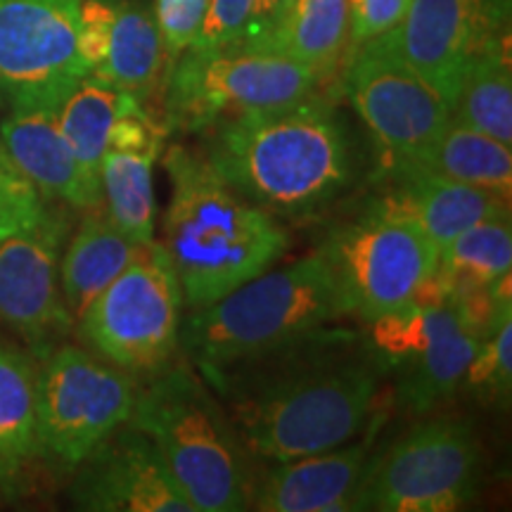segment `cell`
Instances as JSON below:
<instances>
[{
  "label": "cell",
  "instance_id": "1",
  "mask_svg": "<svg viewBox=\"0 0 512 512\" xmlns=\"http://www.w3.org/2000/svg\"><path fill=\"white\" fill-rule=\"evenodd\" d=\"M268 356L275 368L240 370L211 382L228 394V415L247 453L268 460L304 458L349 444L366 425L380 382L370 354L339 351L337 337L316 342V354ZM264 361V358H261Z\"/></svg>",
  "mask_w": 512,
  "mask_h": 512
},
{
  "label": "cell",
  "instance_id": "2",
  "mask_svg": "<svg viewBox=\"0 0 512 512\" xmlns=\"http://www.w3.org/2000/svg\"><path fill=\"white\" fill-rule=\"evenodd\" d=\"M204 159L249 202L292 219L335 202L354 174L347 126L313 95L221 121Z\"/></svg>",
  "mask_w": 512,
  "mask_h": 512
},
{
  "label": "cell",
  "instance_id": "3",
  "mask_svg": "<svg viewBox=\"0 0 512 512\" xmlns=\"http://www.w3.org/2000/svg\"><path fill=\"white\" fill-rule=\"evenodd\" d=\"M162 162L169 178L162 245L190 311L214 304L283 259L287 230L230 188L207 159L171 145Z\"/></svg>",
  "mask_w": 512,
  "mask_h": 512
},
{
  "label": "cell",
  "instance_id": "4",
  "mask_svg": "<svg viewBox=\"0 0 512 512\" xmlns=\"http://www.w3.org/2000/svg\"><path fill=\"white\" fill-rule=\"evenodd\" d=\"M342 285L328 254L304 256L192 311L181 347L207 380L287 351L347 316Z\"/></svg>",
  "mask_w": 512,
  "mask_h": 512
},
{
  "label": "cell",
  "instance_id": "5",
  "mask_svg": "<svg viewBox=\"0 0 512 512\" xmlns=\"http://www.w3.org/2000/svg\"><path fill=\"white\" fill-rule=\"evenodd\" d=\"M128 425L152 439L195 512L252 508L247 448L226 408L188 366L174 363L138 387Z\"/></svg>",
  "mask_w": 512,
  "mask_h": 512
},
{
  "label": "cell",
  "instance_id": "6",
  "mask_svg": "<svg viewBox=\"0 0 512 512\" xmlns=\"http://www.w3.org/2000/svg\"><path fill=\"white\" fill-rule=\"evenodd\" d=\"M183 290L162 242L138 249L131 264L79 318L83 342L133 377H157L181 347Z\"/></svg>",
  "mask_w": 512,
  "mask_h": 512
},
{
  "label": "cell",
  "instance_id": "7",
  "mask_svg": "<svg viewBox=\"0 0 512 512\" xmlns=\"http://www.w3.org/2000/svg\"><path fill=\"white\" fill-rule=\"evenodd\" d=\"M176 60L166 86V128L204 131L240 114L302 102L320 83L304 62L247 43L190 46Z\"/></svg>",
  "mask_w": 512,
  "mask_h": 512
},
{
  "label": "cell",
  "instance_id": "8",
  "mask_svg": "<svg viewBox=\"0 0 512 512\" xmlns=\"http://www.w3.org/2000/svg\"><path fill=\"white\" fill-rule=\"evenodd\" d=\"M136 377L79 347H60L36 380L38 453L79 467L133 415Z\"/></svg>",
  "mask_w": 512,
  "mask_h": 512
},
{
  "label": "cell",
  "instance_id": "9",
  "mask_svg": "<svg viewBox=\"0 0 512 512\" xmlns=\"http://www.w3.org/2000/svg\"><path fill=\"white\" fill-rule=\"evenodd\" d=\"M479 444L470 425L434 418L413 427L373 460L361 510L451 512L477 491Z\"/></svg>",
  "mask_w": 512,
  "mask_h": 512
},
{
  "label": "cell",
  "instance_id": "10",
  "mask_svg": "<svg viewBox=\"0 0 512 512\" xmlns=\"http://www.w3.org/2000/svg\"><path fill=\"white\" fill-rule=\"evenodd\" d=\"M349 313L366 323L408 304L439 268V247L413 221L370 207L323 247Z\"/></svg>",
  "mask_w": 512,
  "mask_h": 512
},
{
  "label": "cell",
  "instance_id": "11",
  "mask_svg": "<svg viewBox=\"0 0 512 512\" xmlns=\"http://www.w3.org/2000/svg\"><path fill=\"white\" fill-rule=\"evenodd\" d=\"M79 5L0 0V102L60 107L88 76L79 55Z\"/></svg>",
  "mask_w": 512,
  "mask_h": 512
},
{
  "label": "cell",
  "instance_id": "12",
  "mask_svg": "<svg viewBox=\"0 0 512 512\" xmlns=\"http://www.w3.org/2000/svg\"><path fill=\"white\" fill-rule=\"evenodd\" d=\"M344 91L382 147L384 164L418 159L451 119L448 102L375 38L354 48Z\"/></svg>",
  "mask_w": 512,
  "mask_h": 512
},
{
  "label": "cell",
  "instance_id": "13",
  "mask_svg": "<svg viewBox=\"0 0 512 512\" xmlns=\"http://www.w3.org/2000/svg\"><path fill=\"white\" fill-rule=\"evenodd\" d=\"M510 0H411L392 31L377 36L451 107L465 69L508 41Z\"/></svg>",
  "mask_w": 512,
  "mask_h": 512
},
{
  "label": "cell",
  "instance_id": "14",
  "mask_svg": "<svg viewBox=\"0 0 512 512\" xmlns=\"http://www.w3.org/2000/svg\"><path fill=\"white\" fill-rule=\"evenodd\" d=\"M67 221L60 211L0 242V323L34 349H46L72 328L60 290V256Z\"/></svg>",
  "mask_w": 512,
  "mask_h": 512
},
{
  "label": "cell",
  "instance_id": "15",
  "mask_svg": "<svg viewBox=\"0 0 512 512\" xmlns=\"http://www.w3.org/2000/svg\"><path fill=\"white\" fill-rule=\"evenodd\" d=\"M81 465L74 503L83 510L195 512L152 439L128 422Z\"/></svg>",
  "mask_w": 512,
  "mask_h": 512
},
{
  "label": "cell",
  "instance_id": "16",
  "mask_svg": "<svg viewBox=\"0 0 512 512\" xmlns=\"http://www.w3.org/2000/svg\"><path fill=\"white\" fill-rule=\"evenodd\" d=\"M373 437L354 446L275 463L254 482L252 508L261 512H347L361 510Z\"/></svg>",
  "mask_w": 512,
  "mask_h": 512
},
{
  "label": "cell",
  "instance_id": "17",
  "mask_svg": "<svg viewBox=\"0 0 512 512\" xmlns=\"http://www.w3.org/2000/svg\"><path fill=\"white\" fill-rule=\"evenodd\" d=\"M387 188L370 207L413 221L441 249L463 230L510 214V200L434 174L418 164H384Z\"/></svg>",
  "mask_w": 512,
  "mask_h": 512
},
{
  "label": "cell",
  "instance_id": "18",
  "mask_svg": "<svg viewBox=\"0 0 512 512\" xmlns=\"http://www.w3.org/2000/svg\"><path fill=\"white\" fill-rule=\"evenodd\" d=\"M57 110L53 105L10 107L0 124V147L46 202H64L81 211L102 209V192L83 176Z\"/></svg>",
  "mask_w": 512,
  "mask_h": 512
},
{
  "label": "cell",
  "instance_id": "19",
  "mask_svg": "<svg viewBox=\"0 0 512 512\" xmlns=\"http://www.w3.org/2000/svg\"><path fill=\"white\" fill-rule=\"evenodd\" d=\"M140 247L107 219L105 211H88L60 256L62 299L76 323L93 299L131 264Z\"/></svg>",
  "mask_w": 512,
  "mask_h": 512
},
{
  "label": "cell",
  "instance_id": "20",
  "mask_svg": "<svg viewBox=\"0 0 512 512\" xmlns=\"http://www.w3.org/2000/svg\"><path fill=\"white\" fill-rule=\"evenodd\" d=\"M164 57L155 12L138 0H119L107 55L93 76L143 102L157 88Z\"/></svg>",
  "mask_w": 512,
  "mask_h": 512
},
{
  "label": "cell",
  "instance_id": "21",
  "mask_svg": "<svg viewBox=\"0 0 512 512\" xmlns=\"http://www.w3.org/2000/svg\"><path fill=\"white\" fill-rule=\"evenodd\" d=\"M36 380L31 358L0 342V489H15L38 456Z\"/></svg>",
  "mask_w": 512,
  "mask_h": 512
},
{
  "label": "cell",
  "instance_id": "22",
  "mask_svg": "<svg viewBox=\"0 0 512 512\" xmlns=\"http://www.w3.org/2000/svg\"><path fill=\"white\" fill-rule=\"evenodd\" d=\"M479 342L482 337H477L458 318V313H453L430 347L394 370L403 406L415 413H425L456 394L463 387Z\"/></svg>",
  "mask_w": 512,
  "mask_h": 512
},
{
  "label": "cell",
  "instance_id": "23",
  "mask_svg": "<svg viewBox=\"0 0 512 512\" xmlns=\"http://www.w3.org/2000/svg\"><path fill=\"white\" fill-rule=\"evenodd\" d=\"M401 164V162H399ZM422 169L472 188L494 192L510 200L512 190V155L510 145L498 143L496 138L484 136L475 128L448 119L439 138L427 147L418 159Z\"/></svg>",
  "mask_w": 512,
  "mask_h": 512
},
{
  "label": "cell",
  "instance_id": "24",
  "mask_svg": "<svg viewBox=\"0 0 512 512\" xmlns=\"http://www.w3.org/2000/svg\"><path fill=\"white\" fill-rule=\"evenodd\" d=\"M131 100L138 98L88 74L76 83L74 91L62 100L60 110H57L60 128L69 147H72L83 176L98 190L102 157L110 150V145H107L110 128Z\"/></svg>",
  "mask_w": 512,
  "mask_h": 512
},
{
  "label": "cell",
  "instance_id": "25",
  "mask_svg": "<svg viewBox=\"0 0 512 512\" xmlns=\"http://www.w3.org/2000/svg\"><path fill=\"white\" fill-rule=\"evenodd\" d=\"M451 121L512 145L510 43L486 50L465 69L451 102Z\"/></svg>",
  "mask_w": 512,
  "mask_h": 512
},
{
  "label": "cell",
  "instance_id": "26",
  "mask_svg": "<svg viewBox=\"0 0 512 512\" xmlns=\"http://www.w3.org/2000/svg\"><path fill=\"white\" fill-rule=\"evenodd\" d=\"M155 157L107 150L100 164L105 214L136 245L155 240Z\"/></svg>",
  "mask_w": 512,
  "mask_h": 512
},
{
  "label": "cell",
  "instance_id": "27",
  "mask_svg": "<svg viewBox=\"0 0 512 512\" xmlns=\"http://www.w3.org/2000/svg\"><path fill=\"white\" fill-rule=\"evenodd\" d=\"M349 46V0H294L285 27L268 50L304 62L328 79Z\"/></svg>",
  "mask_w": 512,
  "mask_h": 512
},
{
  "label": "cell",
  "instance_id": "28",
  "mask_svg": "<svg viewBox=\"0 0 512 512\" xmlns=\"http://www.w3.org/2000/svg\"><path fill=\"white\" fill-rule=\"evenodd\" d=\"M512 228L510 214L494 216L463 230L439 249V268L453 280L491 285L510 273Z\"/></svg>",
  "mask_w": 512,
  "mask_h": 512
},
{
  "label": "cell",
  "instance_id": "29",
  "mask_svg": "<svg viewBox=\"0 0 512 512\" xmlns=\"http://www.w3.org/2000/svg\"><path fill=\"white\" fill-rule=\"evenodd\" d=\"M463 387L482 401H508L512 387V304L498 311L491 330L479 342Z\"/></svg>",
  "mask_w": 512,
  "mask_h": 512
},
{
  "label": "cell",
  "instance_id": "30",
  "mask_svg": "<svg viewBox=\"0 0 512 512\" xmlns=\"http://www.w3.org/2000/svg\"><path fill=\"white\" fill-rule=\"evenodd\" d=\"M48 214V204L29 178L0 147V242L34 228Z\"/></svg>",
  "mask_w": 512,
  "mask_h": 512
},
{
  "label": "cell",
  "instance_id": "31",
  "mask_svg": "<svg viewBox=\"0 0 512 512\" xmlns=\"http://www.w3.org/2000/svg\"><path fill=\"white\" fill-rule=\"evenodd\" d=\"M164 140L166 124L152 117L143 102L131 100L124 107V112L114 119L107 145H110V150L159 159L164 152Z\"/></svg>",
  "mask_w": 512,
  "mask_h": 512
},
{
  "label": "cell",
  "instance_id": "32",
  "mask_svg": "<svg viewBox=\"0 0 512 512\" xmlns=\"http://www.w3.org/2000/svg\"><path fill=\"white\" fill-rule=\"evenodd\" d=\"M207 10L209 0H155L152 12H155L166 55L178 57L195 43Z\"/></svg>",
  "mask_w": 512,
  "mask_h": 512
},
{
  "label": "cell",
  "instance_id": "33",
  "mask_svg": "<svg viewBox=\"0 0 512 512\" xmlns=\"http://www.w3.org/2000/svg\"><path fill=\"white\" fill-rule=\"evenodd\" d=\"M256 12V0H209L200 34L192 48H221L247 36Z\"/></svg>",
  "mask_w": 512,
  "mask_h": 512
},
{
  "label": "cell",
  "instance_id": "34",
  "mask_svg": "<svg viewBox=\"0 0 512 512\" xmlns=\"http://www.w3.org/2000/svg\"><path fill=\"white\" fill-rule=\"evenodd\" d=\"M119 0H81L79 5V55L88 74L100 67L110 46Z\"/></svg>",
  "mask_w": 512,
  "mask_h": 512
},
{
  "label": "cell",
  "instance_id": "35",
  "mask_svg": "<svg viewBox=\"0 0 512 512\" xmlns=\"http://www.w3.org/2000/svg\"><path fill=\"white\" fill-rule=\"evenodd\" d=\"M411 0H349V43L363 46L392 31L406 15Z\"/></svg>",
  "mask_w": 512,
  "mask_h": 512
},
{
  "label": "cell",
  "instance_id": "36",
  "mask_svg": "<svg viewBox=\"0 0 512 512\" xmlns=\"http://www.w3.org/2000/svg\"><path fill=\"white\" fill-rule=\"evenodd\" d=\"M294 8V0H256V12L249 24L247 36L240 43L256 48H268L273 38L285 27L287 17Z\"/></svg>",
  "mask_w": 512,
  "mask_h": 512
}]
</instances>
